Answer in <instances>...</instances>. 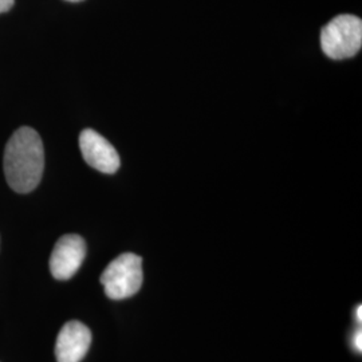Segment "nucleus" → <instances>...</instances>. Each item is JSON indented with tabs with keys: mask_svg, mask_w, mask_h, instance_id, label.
I'll return each instance as SVG.
<instances>
[{
	"mask_svg": "<svg viewBox=\"0 0 362 362\" xmlns=\"http://www.w3.org/2000/svg\"><path fill=\"white\" fill-rule=\"evenodd\" d=\"M4 175L18 194H28L38 187L45 169V149L38 132L22 127L8 140L4 151Z\"/></svg>",
	"mask_w": 362,
	"mask_h": 362,
	"instance_id": "nucleus-1",
	"label": "nucleus"
},
{
	"mask_svg": "<svg viewBox=\"0 0 362 362\" xmlns=\"http://www.w3.org/2000/svg\"><path fill=\"white\" fill-rule=\"evenodd\" d=\"M362 21L356 15H338L321 31L322 52L332 59H348L360 52Z\"/></svg>",
	"mask_w": 362,
	"mask_h": 362,
	"instance_id": "nucleus-2",
	"label": "nucleus"
},
{
	"mask_svg": "<svg viewBox=\"0 0 362 362\" xmlns=\"http://www.w3.org/2000/svg\"><path fill=\"white\" fill-rule=\"evenodd\" d=\"M100 281L110 299L133 297L143 286V259L132 252L121 254L107 264Z\"/></svg>",
	"mask_w": 362,
	"mask_h": 362,
	"instance_id": "nucleus-3",
	"label": "nucleus"
},
{
	"mask_svg": "<svg viewBox=\"0 0 362 362\" xmlns=\"http://www.w3.org/2000/svg\"><path fill=\"white\" fill-rule=\"evenodd\" d=\"M86 257V243L76 233L62 236L54 246L50 257V272L58 281H67L76 275Z\"/></svg>",
	"mask_w": 362,
	"mask_h": 362,
	"instance_id": "nucleus-4",
	"label": "nucleus"
},
{
	"mask_svg": "<svg viewBox=\"0 0 362 362\" xmlns=\"http://www.w3.org/2000/svg\"><path fill=\"white\" fill-rule=\"evenodd\" d=\"M79 148L83 160L103 173L113 175L119 168V156L115 146L93 129L82 130L79 134Z\"/></svg>",
	"mask_w": 362,
	"mask_h": 362,
	"instance_id": "nucleus-5",
	"label": "nucleus"
},
{
	"mask_svg": "<svg viewBox=\"0 0 362 362\" xmlns=\"http://www.w3.org/2000/svg\"><path fill=\"white\" fill-rule=\"evenodd\" d=\"M91 344V333L86 325L70 321L64 325L55 344V357L58 362H81L88 354Z\"/></svg>",
	"mask_w": 362,
	"mask_h": 362,
	"instance_id": "nucleus-6",
	"label": "nucleus"
},
{
	"mask_svg": "<svg viewBox=\"0 0 362 362\" xmlns=\"http://www.w3.org/2000/svg\"><path fill=\"white\" fill-rule=\"evenodd\" d=\"M353 345H354V349L358 350V351H361L362 350V332L361 329H358L356 333H354V337H353Z\"/></svg>",
	"mask_w": 362,
	"mask_h": 362,
	"instance_id": "nucleus-7",
	"label": "nucleus"
},
{
	"mask_svg": "<svg viewBox=\"0 0 362 362\" xmlns=\"http://www.w3.org/2000/svg\"><path fill=\"white\" fill-rule=\"evenodd\" d=\"M15 0H0V13H7L13 8Z\"/></svg>",
	"mask_w": 362,
	"mask_h": 362,
	"instance_id": "nucleus-8",
	"label": "nucleus"
},
{
	"mask_svg": "<svg viewBox=\"0 0 362 362\" xmlns=\"http://www.w3.org/2000/svg\"><path fill=\"white\" fill-rule=\"evenodd\" d=\"M361 313L362 308L361 306H358V308H357V311H356V315H357V321H358V324H361L362 322Z\"/></svg>",
	"mask_w": 362,
	"mask_h": 362,
	"instance_id": "nucleus-9",
	"label": "nucleus"
},
{
	"mask_svg": "<svg viewBox=\"0 0 362 362\" xmlns=\"http://www.w3.org/2000/svg\"><path fill=\"white\" fill-rule=\"evenodd\" d=\"M67 1H73V3H77V1H82V0H67Z\"/></svg>",
	"mask_w": 362,
	"mask_h": 362,
	"instance_id": "nucleus-10",
	"label": "nucleus"
}]
</instances>
